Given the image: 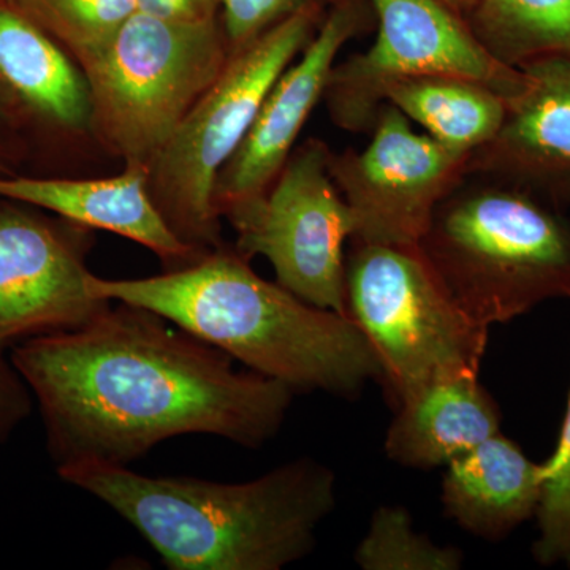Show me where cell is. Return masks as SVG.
<instances>
[{
    "label": "cell",
    "mask_w": 570,
    "mask_h": 570,
    "mask_svg": "<svg viewBox=\"0 0 570 570\" xmlns=\"http://www.w3.org/2000/svg\"><path fill=\"white\" fill-rule=\"evenodd\" d=\"M40 409L58 469L129 466L168 439L212 434L261 449L295 392L146 307L118 303L69 332L10 351Z\"/></svg>",
    "instance_id": "obj_1"
},
{
    "label": "cell",
    "mask_w": 570,
    "mask_h": 570,
    "mask_svg": "<svg viewBox=\"0 0 570 570\" xmlns=\"http://www.w3.org/2000/svg\"><path fill=\"white\" fill-rule=\"evenodd\" d=\"M58 475L115 510L171 570H281L307 557L336 504L335 474L311 459L245 483L81 463Z\"/></svg>",
    "instance_id": "obj_2"
},
{
    "label": "cell",
    "mask_w": 570,
    "mask_h": 570,
    "mask_svg": "<svg viewBox=\"0 0 570 570\" xmlns=\"http://www.w3.org/2000/svg\"><path fill=\"white\" fill-rule=\"evenodd\" d=\"M89 292L146 307L294 392L355 396L382 371L362 330L346 316L309 305L223 246L194 264L140 279L89 273Z\"/></svg>",
    "instance_id": "obj_3"
},
{
    "label": "cell",
    "mask_w": 570,
    "mask_h": 570,
    "mask_svg": "<svg viewBox=\"0 0 570 570\" xmlns=\"http://www.w3.org/2000/svg\"><path fill=\"white\" fill-rule=\"evenodd\" d=\"M420 250L478 324L570 298V220L534 190L469 175L438 205Z\"/></svg>",
    "instance_id": "obj_4"
},
{
    "label": "cell",
    "mask_w": 570,
    "mask_h": 570,
    "mask_svg": "<svg viewBox=\"0 0 570 570\" xmlns=\"http://www.w3.org/2000/svg\"><path fill=\"white\" fill-rule=\"evenodd\" d=\"M228 59L219 18L179 21L135 11L78 63L91 91L97 146L148 170Z\"/></svg>",
    "instance_id": "obj_5"
},
{
    "label": "cell",
    "mask_w": 570,
    "mask_h": 570,
    "mask_svg": "<svg viewBox=\"0 0 570 570\" xmlns=\"http://www.w3.org/2000/svg\"><path fill=\"white\" fill-rule=\"evenodd\" d=\"M305 7L228 59L148 167V190L170 230L195 253L225 245L213 204L214 184L242 141L277 78L296 61L325 18Z\"/></svg>",
    "instance_id": "obj_6"
},
{
    "label": "cell",
    "mask_w": 570,
    "mask_h": 570,
    "mask_svg": "<svg viewBox=\"0 0 570 570\" xmlns=\"http://www.w3.org/2000/svg\"><path fill=\"white\" fill-rule=\"evenodd\" d=\"M351 242L346 314L373 347L395 407L442 379L479 374L489 326L453 302L419 245Z\"/></svg>",
    "instance_id": "obj_7"
},
{
    "label": "cell",
    "mask_w": 570,
    "mask_h": 570,
    "mask_svg": "<svg viewBox=\"0 0 570 570\" xmlns=\"http://www.w3.org/2000/svg\"><path fill=\"white\" fill-rule=\"evenodd\" d=\"M332 148L311 137L295 146L266 193L224 213L236 234L235 250L250 262L262 255L276 283L303 302L346 316L347 239L355 220L330 175Z\"/></svg>",
    "instance_id": "obj_8"
},
{
    "label": "cell",
    "mask_w": 570,
    "mask_h": 570,
    "mask_svg": "<svg viewBox=\"0 0 570 570\" xmlns=\"http://www.w3.org/2000/svg\"><path fill=\"white\" fill-rule=\"evenodd\" d=\"M377 37L366 51L336 62L326 82L330 119L352 134L371 132L392 82L422 75H459L485 82L505 99L523 71L498 62L441 0H371Z\"/></svg>",
    "instance_id": "obj_9"
},
{
    "label": "cell",
    "mask_w": 570,
    "mask_h": 570,
    "mask_svg": "<svg viewBox=\"0 0 570 570\" xmlns=\"http://www.w3.org/2000/svg\"><path fill=\"white\" fill-rule=\"evenodd\" d=\"M363 151L330 153V175L355 220L356 242L417 246L438 205L468 176V154L412 129L385 104Z\"/></svg>",
    "instance_id": "obj_10"
},
{
    "label": "cell",
    "mask_w": 570,
    "mask_h": 570,
    "mask_svg": "<svg viewBox=\"0 0 570 570\" xmlns=\"http://www.w3.org/2000/svg\"><path fill=\"white\" fill-rule=\"evenodd\" d=\"M94 230L0 204V352L89 324L111 302L88 288Z\"/></svg>",
    "instance_id": "obj_11"
},
{
    "label": "cell",
    "mask_w": 570,
    "mask_h": 570,
    "mask_svg": "<svg viewBox=\"0 0 570 570\" xmlns=\"http://www.w3.org/2000/svg\"><path fill=\"white\" fill-rule=\"evenodd\" d=\"M366 26L358 0H337L298 61L292 62L268 92L253 126L214 184L220 217L232 206L266 193L294 151L311 112L324 99L337 55Z\"/></svg>",
    "instance_id": "obj_12"
},
{
    "label": "cell",
    "mask_w": 570,
    "mask_h": 570,
    "mask_svg": "<svg viewBox=\"0 0 570 570\" xmlns=\"http://www.w3.org/2000/svg\"><path fill=\"white\" fill-rule=\"evenodd\" d=\"M523 82L490 142L469 156L468 176L519 184L551 200L570 198V58L520 67Z\"/></svg>",
    "instance_id": "obj_13"
},
{
    "label": "cell",
    "mask_w": 570,
    "mask_h": 570,
    "mask_svg": "<svg viewBox=\"0 0 570 570\" xmlns=\"http://www.w3.org/2000/svg\"><path fill=\"white\" fill-rule=\"evenodd\" d=\"M0 115L69 145H97L88 80L61 45L0 0Z\"/></svg>",
    "instance_id": "obj_14"
},
{
    "label": "cell",
    "mask_w": 570,
    "mask_h": 570,
    "mask_svg": "<svg viewBox=\"0 0 570 570\" xmlns=\"http://www.w3.org/2000/svg\"><path fill=\"white\" fill-rule=\"evenodd\" d=\"M0 197L47 209L61 219L91 230L130 239L151 250L165 272L183 268L204 255L184 245L170 230L148 190V170L124 165L108 178H6L0 176Z\"/></svg>",
    "instance_id": "obj_15"
},
{
    "label": "cell",
    "mask_w": 570,
    "mask_h": 570,
    "mask_svg": "<svg viewBox=\"0 0 570 570\" xmlns=\"http://www.w3.org/2000/svg\"><path fill=\"white\" fill-rule=\"evenodd\" d=\"M385 438V453L401 466H448L501 433V411L479 382L460 374L434 382L401 401Z\"/></svg>",
    "instance_id": "obj_16"
},
{
    "label": "cell",
    "mask_w": 570,
    "mask_h": 570,
    "mask_svg": "<svg viewBox=\"0 0 570 570\" xmlns=\"http://www.w3.org/2000/svg\"><path fill=\"white\" fill-rule=\"evenodd\" d=\"M442 479V504L463 530L480 539H504L535 515L542 494V463L494 434L450 461Z\"/></svg>",
    "instance_id": "obj_17"
},
{
    "label": "cell",
    "mask_w": 570,
    "mask_h": 570,
    "mask_svg": "<svg viewBox=\"0 0 570 570\" xmlns=\"http://www.w3.org/2000/svg\"><path fill=\"white\" fill-rule=\"evenodd\" d=\"M407 119L452 151H478L493 140L508 112L505 97L459 75H422L392 82L382 94Z\"/></svg>",
    "instance_id": "obj_18"
},
{
    "label": "cell",
    "mask_w": 570,
    "mask_h": 570,
    "mask_svg": "<svg viewBox=\"0 0 570 570\" xmlns=\"http://www.w3.org/2000/svg\"><path fill=\"white\" fill-rule=\"evenodd\" d=\"M466 21L504 66L570 58V0H479Z\"/></svg>",
    "instance_id": "obj_19"
},
{
    "label": "cell",
    "mask_w": 570,
    "mask_h": 570,
    "mask_svg": "<svg viewBox=\"0 0 570 570\" xmlns=\"http://www.w3.org/2000/svg\"><path fill=\"white\" fill-rule=\"evenodd\" d=\"M80 63L138 10V0H3Z\"/></svg>",
    "instance_id": "obj_20"
},
{
    "label": "cell",
    "mask_w": 570,
    "mask_h": 570,
    "mask_svg": "<svg viewBox=\"0 0 570 570\" xmlns=\"http://www.w3.org/2000/svg\"><path fill=\"white\" fill-rule=\"evenodd\" d=\"M354 558L365 570H456L463 564L461 550L438 546L419 534L411 513L397 505L374 512Z\"/></svg>",
    "instance_id": "obj_21"
},
{
    "label": "cell",
    "mask_w": 570,
    "mask_h": 570,
    "mask_svg": "<svg viewBox=\"0 0 570 570\" xmlns=\"http://www.w3.org/2000/svg\"><path fill=\"white\" fill-rule=\"evenodd\" d=\"M539 539L532 554L542 566L570 568V392L560 441L542 463V494L538 512Z\"/></svg>",
    "instance_id": "obj_22"
},
{
    "label": "cell",
    "mask_w": 570,
    "mask_h": 570,
    "mask_svg": "<svg viewBox=\"0 0 570 570\" xmlns=\"http://www.w3.org/2000/svg\"><path fill=\"white\" fill-rule=\"evenodd\" d=\"M337 0H220V26L234 56L305 7L335 6Z\"/></svg>",
    "instance_id": "obj_23"
},
{
    "label": "cell",
    "mask_w": 570,
    "mask_h": 570,
    "mask_svg": "<svg viewBox=\"0 0 570 570\" xmlns=\"http://www.w3.org/2000/svg\"><path fill=\"white\" fill-rule=\"evenodd\" d=\"M31 389L20 371L0 352V444L11 438L17 428L31 415L33 409Z\"/></svg>",
    "instance_id": "obj_24"
},
{
    "label": "cell",
    "mask_w": 570,
    "mask_h": 570,
    "mask_svg": "<svg viewBox=\"0 0 570 570\" xmlns=\"http://www.w3.org/2000/svg\"><path fill=\"white\" fill-rule=\"evenodd\" d=\"M138 10L167 20L205 21L219 18L220 0H138Z\"/></svg>",
    "instance_id": "obj_25"
},
{
    "label": "cell",
    "mask_w": 570,
    "mask_h": 570,
    "mask_svg": "<svg viewBox=\"0 0 570 570\" xmlns=\"http://www.w3.org/2000/svg\"><path fill=\"white\" fill-rule=\"evenodd\" d=\"M11 154V126L0 115V159Z\"/></svg>",
    "instance_id": "obj_26"
},
{
    "label": "cell",
    "mask_w": 570,
    "mask_h": 570,
    "mask_svg": "<svg viewBox=\"0 0 570 570\" xmlns=\"http://www.w3.org/2000/svg\"><path fill=\"white\" fill-rule=\"evenodd\" d=\"M441 2L455 11V13H459L460 17L466 18L474 10V7L478 6L479 0H441Z\"/></svg>",
    "instance_id": "obj_27"
}]
</instances>
